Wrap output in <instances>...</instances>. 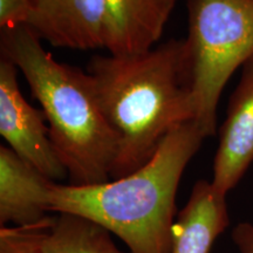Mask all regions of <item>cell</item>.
<instances>
[{"instance_id":"6da1fadb","label":"cell","mask_w":253,"mask_h":253,"mask_svg":"<svg viewBox=\"0 0 253 253\" xmlns=\"http://www.w3.org/2000/svg\"><path fill=\"white\" fill-rule=\"evenodd\" d=\"M87 73L119 136L112 181L143 167L173 129L195 122L185 39H170L137 55H95Z\"/></svg>"},{"instance_id":"7a4b0ae2","label":"cell","mask_w":253,"mask_h":253,"mask_svg":"<svg viewBox=\"0 0 253 253\" xmlns=\"http://www.w3.org/2000/svg\"><path fill=\"white\" fill-rule=\"evenodd\" d=\"M205 138L197 123L188 122L170 131L143 167L122 178L88 186L54 183L49 212L96 221L130 253H170L177 189Z\"/></svg>"},{"instance_id":"3957f363","label":"cell","mask_w":253,"mask_h":253,"mask_svg":"<svg viewBox=\"0 0 253 253\" xmlns=\"http://www.w3.org/2000/svg\"><path fill=\"white\" fill-rule=\"evenodd\" d=\"M1 56L23 73L32 96L40 103L71 185L112 181L119 136L101 108L88 73L56 61L27 26L2 31Z\"/></svg>"},{"instance_id":"277c9868","label":"cell","mask_w":253,"mask_h":253,"mask_svg":"<svg viewBox=\"0 0 253 253\" xmlns=\"http://www.w3.org/2000/svg\"><path fill=\"white\" fill-rule=\"evenodd\" d=\"M186 8L195 122L212 137L227 81L253 58V0H188Z\"/></svg>"},{"instance_id":"5b68a950","label":"cell","mask_w":253,"mask_h":253,"mask_svg":"<svg viewBox=\"0 0 253 253\" xmlns=\"http://www.w3.org/2000/svg\"><path fill=\"white\" fill-rule=\"evenodd\" d=\"M17 66L0 61V134L19 157L55 182L68 176L49 137L42 110L32 107L21 94Z\"/></svg>"},{"instance_id":"8992f818","label":"cell","mask_w":253,"mask_h":253,"mask_svg":"<svg viewBox=\"0 0 253 253\" xmlns=\"http://www.w3.org/2000/svg\"><path fill=\"white\" fill-rule=\"evenodd\" d=\"M26 26L40 40L72 49L106 48V0H31Z\"/></svg>"},{"instance_id":"52a82bcc","label":"cell","mask_w":253,"mask_h":253,"mask_svg":"<svg viewBox=\"0 0 253 253\" xmlns=\"http://www.w3.org/2000/svg\"><path fill=\"white\" fill-rule=\"evenodd\" d=\"M253 163V58L242 67L219 130L212 185L227 195Z\"/></svg>"},{"instance_id":"ba28073f","label":"cell","mask_w":253,"mask_h":253,"mask_svg":"<svg viewBox=\"0 0 253 253\" xmlns=\"http://www.w3.org/2000/svg\"><path fill=\"white\" fill-rule=\"evenodd\" d=\"M55 182L8 147H0V226L36 225L48 219Z\"/></svg>"},{"instance_id":"9c48e42d","label":"cell","mask_w":253,"mask_h":253,"mask_svg":"<svg viewBox=\"0 0 253 253\" xmlns=\"http://www.w3.org/2000/svg\"><path fill=\"white\" fill-rule=\"evenodd\" d=\"M178 0H106V49L116 56L148 52L161 40Z\"/></svg>"},{"instance_id":"30bf717a","label":"cell","mask_w":253,"mask_h":253,"mask_svg":"<svg viewBox=\"0 0 253 253\" xmlns=\"http://www.w3.org/2000/svg\"><path fill=\"white\" fill-rule=\"evenodd\" d=\"M229 224L226 196L211 182L198 181L175 221L170 253H210Z\"/></svg>"},{"instance_id":"8fae6325","label":"cell","mask_w":253,"mask_h":253,"mask_svg":"<svg viewBox=\"0 0 253 253\" xmlns=\"http://www.w3.org/2000/svg\"><path fill=\"white\" fill-rule=\"evenodd\" d=\"M41 253H122L110 232L96 221L71 213H59L47 231Z\"/></svg>"},{"instance_id":"7c38bea8","label":"cell","mask_w":253,"mask_h":253,"mask_svg":"<svg viewBox=\"0 0 253 253\" xmlns=\"http://www.w3.org/2000/svg\"><path fill=\"white\" fill-rule=\"evenodd\" d=\"M54 217L36 225L0 227V253H41V245Z\"/></svg>"},{"instance_id":"4fadbf2b","label":"cell","mask_w":253,"mask_h":253,"mask_svg":"<svg viewBox=\"0 0 253 253\" xmlns=\"http://www.w3.org/2000/svg\"><path fill=\"white\" fill-rule=\"evenodd\" d=\"M31 0H0V27L2 31L26 26Z\"/></svg>"},{"instance_id":"5bb4252c","label":"cell","mask_w":253,"mask_h":253,"mask_svg":"<svg viewBox=\"0 0 253 253\" xmlns=\"http://www.w3.org/2000/svg\"><path fill=\"white\" fill-rule=\"evenodd\" d=\"M232 239L240 253H253V224H238L232 230Z\"/></svg>"}]
</instances>
